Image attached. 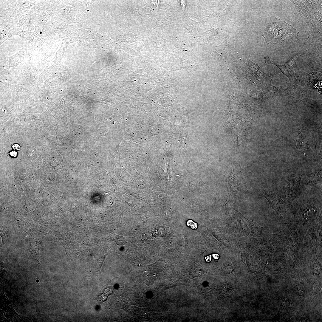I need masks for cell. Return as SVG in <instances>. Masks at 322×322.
<instances>
[{
	"mask_svg": "<svg viewBox=\"0 0 322 322\" xmlns=\"http://www.w3.org/2000/svg\"><path fill=\"white\" fill-rule=\"evenodd\" d=\"M264 37L268 43L284 44L298 39L299 32L292 26L275 17Z\"/></svg>",
	"mask_w": 322,
	"mask_h": 322,
	"instance_id": "obj_1",
	"label": "cell"
},
{
	"mask_svg": "<svg viewBox=\"0 0 322 322\" xmlns=\"http://www.w3.org/2000/svg\"><path fill=\"white\" fill-rule=\"evenodd\" d=\"M302 175H292L286 180L283 188L282 198L286 204L290 205L292 201L300 195Z\"/></svg>",
	"mask_w": 322,
	"mask_h": 322,
	"instance_id": "obj_2",
	"label": "cell"
},
{
	"mask_svg": "<svg viewBox=\"0 0 322 322\" xmlns=\"http://www.w3.org/2000/svg\"><path fill=\"white\" fill-rule=\"evenodd\" d=\"M261 195L267 200L270 207L282 217L280 212V206L285 203L281 195L276 191L265 190L261 193Z\"/></svg>",
	"mask_w": 322,
	"mask_h": 322,
	"instance_id": "obj_3",
	"label": "cell"
},
{
	"mask_svg": "<svg viewBox=\"0 0 322 322\" xmlns=\"http://www.w3.org/2000/svg\"><path fill=\"white\" fill-rule=\"evenodd\" d=\"M266 63L267 64H272L276 65L281 70L283 74L289 79L291 81L292 79V76L290 74L288 69L286 67L285 65L279 64L276 62L271 61L269 57L267 58L265 61Z\"/></svg>",
	"mask_w": 322,
	"mask_h": 322,
	"instance_id": "obj_4",
	"label": "cell"
},
{
	"mask_svg": "<svg viewBox=\"0 0 322 322\" xmlns=\"http://www.w3.org/2000/svg\"><path fill=\"white\" fill-rule=\"evenodd\" d=\"M322 174L321 171H318L311 174L309 177L306 184H315L321 181Z\"/></svg>",
	"mask_w": 322,
	"mask_h": 322,
	"instance_id": "obj_5",
	"label": "cell"
},
{
	"mask_svg": "<svg viewBox=\"0 0 322 322\" xmlns=\"http://www.w3.org/2000/svg\"><path fill=\"white\" fill-rule=\"evenodd\" d=\"M298 55H296L291 58L287 62L285 65L288 69L292 70H298L299 68L298 67L296 64V61L298 58Z\"/></svg>",
	"mask_w": 322,
	"mask_h": 322,
	"instance_id": "obj_6",
	"label": "cell"
},
{
	"mask_svg": "<svg viewBox=\"0 0 322 322\" xmlns=\"http://www.w3.org/2000/svg\"><path fill=\"white\" fill-rule=\"evenodd\" d=\"M186 224L188 226L191 227L193 230H196L198 227L197 224L193 222L192 220H188L186 223Z\"/></svg>",
	"mask_w": 322,
	"mask_h": 322,
	"instance_id": "obj_7",
	"label": "cell"
},
{
	"mask_svg": "<svg viewBox=\"0 0 322 322\" xmlns=\"http://www.w3.org/2000/svg\"><path fill=\"white\" fill-rule=\"evenodd\" d=\"M12 147L14 150H19L20 149V146L17 144H15L12 146Z\"/></svg>",
	"mask_w": 322,
	"mask_h": 322,
	"instance_id": "obj_8",
	"label": "cell"
},
{
	"mask_svg": "<svg viewBox=\"0 0 322 322\" xmlns=\"http://www.w3.org/2000/svg\"><path fill=\"white\" fill-rule=\"evenodd\" d=\"M10 154V155L12 157H15L17 156V152L15 151H11Z\"/></svg>",
	"mask_w": 322,
	"mask_h": 322,
	"instance_id": "obj_9",
	"label": "cell"
},
{
	"mask_svg": "<svg viewBox=\"0 0 322 322\" xmlns=\"http://www.w3.org/2000/svg\"><path fill=\"white\" fill-rule=\"evenodd\" d=\"M206 261L207 262H209L210 261L211 259V255H210L209 256L206 257L205 258Z\"/></svg>",
	"mask_w": 322,
	"mask_h": 322,
	"instance_id": "obj_10",
	"label": "cell"
},
{
	"mask_svg": "<svg viewBox=\"0 0 322 322\" xmlns=\"http://www.w3.org/2000/svg\"><path fill=\"white\" fill-rule=\"evenodd\" d=\"M213 257L215 259H218L219 258V256L216 254H213L212 255Z\"/></svg>",
	"mask_w": 322,
	"mask_h": 322,
	"instance_id": "obj_11",
	"label": "cell"
}]
</instances>
